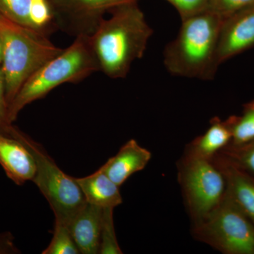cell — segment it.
<instances>
[{
  "label": "cell",
  "mask_w": 254,
  "mask_h": 254,
  "mask_svg": "<svg viewBox=\"0 0 254 254\" xmlns=\"http://www.w3.org/2000/svg\"><path fill=\"white\" fill-rule=\"evenodd\" d=\"M90 36L99 71L112 78H124L133 62L141 59L153 33L137 1L110 10Z\"/></svg>",
  "instance_id": "6da1fadb"
},
{
  "label": "cell",
  "mask_w": 254,
  "mask_h": 254,
  "mask_svg": "<svg viewBox=\"0 0 254 254\" xmlns=\"http://www.w3.org/2000/svg\"><path fill=\"white\" fill-rule=\"evenodd\" d=\"M222 21L210 10L182 20L176 38L164 50L168 72L180 77L213 80L219 66L217 48Z\"/></svg>",
  "instance_id": "7a4b0ae2"
},
{
  "label": "cell",
  "mask_w": 254,
  "mask_h": 254,
  "mask_svg": "<svg viewBox=\"0 0 254 254\" xmlns=\"http://www.w3.org/2000/svg\"><path fill=\"white\" fill-rule=\"evenodd\" d=\"M0 39L5 93L9 106L26 80L64 49L55 46L42 32L15 23L1 14Z\"/></svg>",
  "instance_id": "3957f363"
},
{
  "label": "cell",
  "mask_w": 254,
  "mask_h": 254,
  "mask_svg": "<svg viewBox=\"0 0 254 254\" xmlns=\"http://www.w3.org/2000/svg\"><path fill=\"white\" fill-rule=\"evenodd\" d=\"M99 71L88 35H79L71 46L35 71L23 83L9 106L11 123L32 102L41 99L60 85L77 83Z\"/></svg>",
  "instance_id": "277c9868"
},
{
  "label": "cell",
  "mask_w": 254,
  "mask_h": 254,
  "mask_svg": "<svg viewBox=\"0 0 254 254\" xmlns=\"http://www.w3.org/2000/svg\"><path fill=\"white\" fill-rule=\"evenodd\" d=\"M193 237L225 254H254V224L227 192L205 218L193 222Z\"/></svg>",
  "instance_id": "5b68a950"
},
{
  "label": "cell",
  "mask_w": 254,
  "mask_h": 254,
  "mask_svg": "<svg viewBox=\"0 0 254 254\" xmlns=\"http://www.w3.org/2000/svg\"><path fill=\"white\" fill-rule=\"evenodd\" d=\"M13 137L22 142L36 159L33 182L49 203L55 220L68 225L87 203L76 180L64 173L43 147L27 135L18 129Z\"/></svg>",
  "instance_id": "8992f818"
},
{
  "label": "cell",
  "mask_w": 254,
  "mask_h": 254,
  "mask_svg": "<svg viewBox=\"0 0 254 254\" xmlns=\"http://www.w3.org/2000/svg\"><path fill=\"white\" fill-rule=\"evenodd\" d=\"M179 182L193 222L205 218L226 193L225 177L212 159L185 153L180 162Z\"/></svg>",
  "instance_id": "52a82bcc"
},
{
  "label": "cell",
  "mask_w": 254,
  "mask_h": 254,
  "mask_svg": "<svg viewBox=\"0 0 254 254\" xmlns=\"http://www.w3.org/2000/svg\"><path fill=\"white\" fill-rule=\"evenodd\" d=\"M137 0H50L55 24L69 34L91 36L107 11Z\"/></svg>",
  "instance_id": "ba28073f"
},
{
  "label": "cell",
  "mask_w": 254,
  "mask_h": 254,
  "mask_svg": "<svg viewBox=\"0 0 254 254\" xmlns=\"http://www.w3.org/2000/svg\"><path fill=\"white\" fill-rule=\"evenodd\" d=\"M253 46L254 5L223 18L217 48L219 66Z\"/></svg>",
  "instance_id": "9c48e42d"
},
{
  "label": "cell",
  "mask_w": 254,
  "mask_h": 254,
  "mask_svg": "<svg viewBox=\"0 0 254 254\" xmlns=\"http://www.w3.org/2000/svg\"><path fill=\"white\" fill-rule=\"evenodd\" d=\"M0 165L10 180L23 185L33 181L37 170L36 159L22 142L0 133Z\"/></svg>",
  "instance_id": "30bf717a"
},
{
  "label": "cell",
  "mask_w": 254,
  "mask_h": 254,
  "mask_svg": "<svg viewBox=\"0 0 254 254\" xmlns=\"http://www.w3.org/2000/svg\"><path fill=\"white\" fill-rule=\"evenodd\" d=\"M103 208L86 203L68 222L80 254H99Z\"/></svg>",
  "instance_id": "8fae6325"
},
{
  "label": "cell",
  "mask_w": 254,
  "mask_h": 254,
  "mask_svg": "<svg viewBox=\"0 0 254 254\" xmlns=\"http://www.w3.org/2000/svg\"><path fill=\"white\" fill-rule=\"evenodd\" d=\"M226 180L227 194L254 224V177L219 155L213 158Z\"/></svg>",
  "instance_id": "7c38bea8"
},
{
  "label": "cell",
  "mask_w": 254,
  "mask_h": 254,
  "mask_svg": "<svg viewBox=\"0 0 254 254\" xmlns=\"http://www.w3.org/2000/svg\"><path fill=\"white\" fill-rule=\"evenodd\" d=\"M151 157L149 150L141 146L136 140L131 139L103 166L107 175L120 187L132 175L143 170Z\"/></svg>",
  "instance_id": "4fadbf2b"
},
{
  "label": "cell",
  "mask_w": 254,
  "mask_h": 254,
  "mask_svg": "<svg viewBox=\"0 0 254 254\" xmlns=\"http://www.w3.org/2000/svg\"><path fill=\"white\" fill-rule=\"evenodd\" d=\"M75 180L87 203L102 208H115L123 203L120 187L107 175L103 166L88 176Z\"/></svg>",
  "instance_id": "5bb4252c"
},
{
  "label": "cell",
  "mask_w": 254,
  "mask_h": 254,
  "mask_svg": "<svg viewBox=\"0 0 254 254\" xmlns=\"http://www.w3.org/2000/svg\"><path fill=\"white\" fill-rule=\"evenodd\" d=\"M232 130L231 121L213 118L207 131L201 136L195 138L187 146L185 153L200 157L211 159L227 145L231 143Z\"/></svg>",
  "instance_id": "9a60e30c"
},
{
  "label": "cell",
  "mask_w": 254,
  "mask_h": 254,
  "mask_svg": "<svg viewBox=\"0 0 254 254\" xmlns=\"http://www.w3.org/2000/svg\"><path fill=\"white\" fill-rule=\"evenodd\" d=\"M217 155L254 177V139L240 145L230 143Z\"/></svg>",
  "instance_id": "2e32d148"
},
{
  "label": "cell",
  "mask_w": 254,
  "mask_h": 254,
  "mask_svg": "<svg viewBox=\"0 0 254 254\" xmlns=\"http://www.w3.org/2000/svg\"><path fill=\"white\" fill-rule=\"evenodd\" d=\"M230 119L232 130L230 143L240 145L254 139V100L244 105L240 116L233 115Z\"/></svg>",
  "instance_id": "e0dca14e"
},
{
  "label": "cell",
  "mask_w": 254,
  "mask_h": 254,
  "mask_svg": "<svg viewBox=\"0 0 254 254\" xmlns=\"http://www.w3.org/2000/svg\"><path fill=\"white\" fill-rule=\"evenodd\" d=\"M43 254H80L68 225L55 220L54 233L50 245L42 252Z\"/></svg>",
  "instance_id": "ac0fdd59"
},
{
  "label": "cell",
  "mask_w": 254,
  "mask_h": 254,
  "mask_svg": "<svg viewBox=\"0 0 254 254\" xmlns=\"http://www.w3.org/2000/svg\"><path fill=\"white\" fill-rule=\"evenodd\" d=\"M113 210V208H103L99 254H123L119 245L115 233Z\"/></svg>",
  "instance_id": "d6986e66"
},
{
  "label": "cell",
  "mask_w": 254,
  "mask_h": 254,
  "mask_svg": "<svg viewBox=\"0 0 254 254\" xmlns=\"http://www.w3.org/2000/svg\"><path fill=\"white\" fill-rule=\"evenodd\" d=\"M30 18L32 27L44 34L57 28L49 0H32Z\"/></svg>",
  "instance_id": "ffe728a7"
},
{
  "label": "cell",
  "mask_w": 254,
  "mask_h": 254,
  "mask_svg": "<svg viewBox=\"0 0 254 254\" xmlns=\"http://www.w3.org/2000/svg\"><path fill=\"white\" fill-rule=\"evenodd\" d=\"M32 0H0V14L22 26L32 28L30 10Z\"/></svg>",
  "instance_id": "44dd1931"
},
{
  "label": "cell",
  "mask_w": 254,
  "mask_h": 254,
  "mask_svg": "<svg viewBox=\"0 0 254 254\" xmlns=\"http://www.w3.org/2000/svg\"><path fill=\"white\" fill-rule=\"evenodd\" d=\"M254 5V0H210L208 9L222 18Z\"/></svg>",
  "instance_id": "7402d4cb"
},
{
  "label": "cell",
  "mask_w": 254,
  "mask_h": 254,
  "mask_svg": "<svg viewBox=\"0 0 254 254\" xmlns=\"http://www.w3.org/2000/svg\"><path fill=\"white\" fill-rule=\"evenodd\" d=\"M178 11L181 19L208 9L210 0H166Z\"/></svg>",
  "instance_id": "603a6c76"
},
{
  "label": "cell",
  "mask_w": 254,
  "mask_h": 254,
  "mask_svg": "<svg viewBox=\"0 0 254 254\" xmlns=\"http://www.w3.org/2000/svg\"><path fill=\"white\" fill-rule=\"evenodd\" d=\"M9 105L5 93V79L1 66H0V133L11 136L15 128L9 118Z\"/></svg>",
  "instance_id": "cb8c5ba5"
},
{
  "label": "cell",
  "mask_w": 254,
  "mask_h": 254,
  "mask_svg": "<svg viewBox=\"0 0 254 254\" xmlns=\"http://www.w3.org/2000/svg\"><path fill=\"white\" fill-rule=\"evenodd\" d=\"M3 62V46L2 43H1V39H0V66H1V64Z\"/></svg>",
  "instance_id": "d4e9b609"
}]
</instances>
